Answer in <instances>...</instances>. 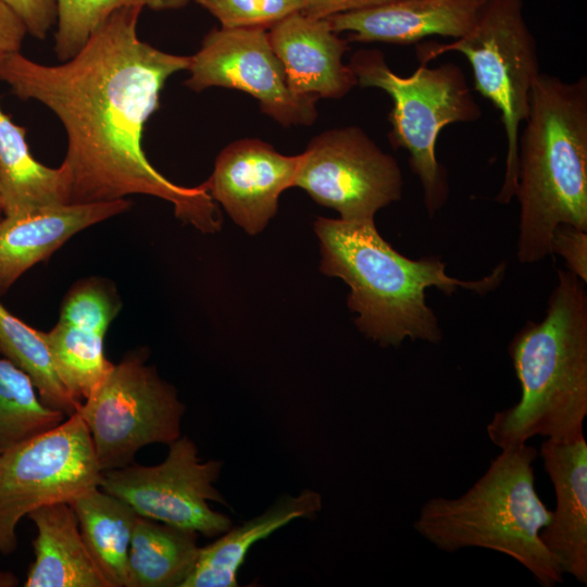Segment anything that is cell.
I'll list each match as a JSON object with an SVG mask.
<instances>
[{
	"instance_id": "obj_1",
	"label": "cell",
	"mask_w": 587,
	"mask_h": 587,
	"mask_svg": "<svg viewBox=\"0 0 587 587\" xmlns=\"http://www.w3.org/2000/svg\"><path fill=\"white\" fill-rule=\"evenodd\" d=\"M142 7L114 11L68 60L35 62L20 52L0 61V80L22 100L52 111L67 136L63 164L72 204L148 195L174 207L175 215L202 233H216L222 216L205 184L177 185L149 162L142 148L147 121L174 73L190 57L161 51L139 39Z\"/></svg>"
},
{
	"instance_id": "obj_2",
	"label": "cell",
	"mask_w": 587,
	"mask_h": 587,
	"mask_svg": "<svg viewBox=\"0 0 587 587\" xmlns=\"http://www.w3.org/2000/svg\"><path fill=\"white\" fill-rule=\"evenodd\" d=\"M314 232L321 272L349 286L347 305L357 313L358 329L382 347H398L405 339L440 342L442 332L426 290L435 287L452 295L462 288L485 295L498 287L507 270L503 261L480 279L451 277L437 257L412 260L399 253L379 235L374 220L317 217Z\"/></svg>"
},
{
	"instance_id": "obj_3",
	"label": "cell",
	"mask_w": 587,
	"mask_h": 587,
	"mask_svg": "<svg viewBox=\"0 0 587 587\" xmlns=\"http://www.w3.org/2000/svg\"><path fill=\"white\" fill-rule=\"evenodd\" d=\"M576 275L558 270L546 315L528 321L512 338L509 354L521 397L496 412L486 427L500 449L536 436L571 439L584 434L587 416V291Z\"/></svg>"
},
{
	"instance_id": "obj_4",
	"label": "cell",
	"mask_w": 587,
	"mask_h": 587,
	"mask_svg": "<svg viewBox=\"0 0 587 587\" xmlns=\"http://www.w3.org/2000/svg\"><path fill=\"white\" fill-rule=\"evenodd\" d=\"M517 139V259L551 254L560 224L587 230V77L540 73Z\"/></svg>"
},
{
	"instance_id": "obj_5",
	"label": "cell",
	"mask_w": 587,
	"mask_h": 587,
	"mask_svg": "<svg viewBox=\"0 0 587 587\" xmlns=\"http://www.w3.org/2000/svg\"><path fill=\"white\" fill-rule=\"evenodd\" d=\"M537 457L526 442L501 449L463 495L428 499L414 521L415 532L439 550L497 551L523 565L541 586L561 584L563 572L539 536L552 511L535 489Z\"/></svg>"
},
{
	"instance_id": "obj_6",
	"label": "cell",
	"mask_w": 587,
	"mask_h": 587,
	"mask_svg": "<svg viewBox=\"0 0 587 587\" xmlns=\"http://www.w3.org/2000/svg\"><path fill=\"white\" fill-rule=\"evenodd\" d=\"M349 67L361 87L384 90L392 101L388 114V139L394 148L405 149L409 164L423 189L429 216L449 198L448 174L436 155L439 133L449 124L480 118L476 102L462 68L447 62L436 67L421 63L409 76H400L376 49H362L350 59Z\"/></svg>"
},
{
	"instance_id": "obj_7",
	"label": "cell",
	"mask_w": 587,
	"mask_h": 587,
	"mask_svg": "<svg viewBox=\"0 0 587 587\" xmlns=\"http://www.w3.org/2000/svg\"><path fill=\"white\" fill-rule=\"evenodd\" d=\"M523 9L524 0H488L466 35L448 43L422 42L416 48L423 64L446 52L462 53L472 66L475 90L500 112L507 155L503 182L495 200L501 204L515 197L519 134L540 74L536 40Z\"/></svg>"
},
{
	"instance_id": "obj_8",
	"label": "cell",
	"mask_w": 587,
	"mask_h": 587,
	"mask_svg": "<svg viewBox=\"0 0 587 587\" xmlns=\"http://www.w3.org/2000/svg\"><path fill=\"white\" fill-rule=\"evenodd\" d=\"M146 359L142 351L133 352L113 364L77 411L102 472L134 463L145 446L170 445L180 437L185 405Z\"/></svg>"
},
{
	"instance_id": "obj_9",
	"label": "cell",
	"mask_w": 587,
	"mask_h": 587,
	"mask_svg": "<svg viewBox=\"0 0 587 587\" xmlns=\"http://www.w3.org/2000/svg\"><path fill=\"white\" fill-rule=\"evenodd\" d=\"M101 477L90 433L77 412L0 452V553L15 550L22 517L45 505L70 503L99 487Z\"/></svg>"
},
{
	"instance_id": "obj_10",
	"label": "cell",
	"mask_w": 587,
	"mask_h": 587,
	"mask_svg": "<svg viewBox=\"0 0 587 587\" xmlns=\"http://www.w3.org/2000/svg\"><path fill=\"white\" fill-rule=\"evenodd\" d=\"M223 463L201 462L195 442L179 437L168 445L165 460L153 466L135 463L102 472L99 488L123 500L142 517L216 537L232 527L230 519L212 510L209 501L225 505L214 487Z\"/></svg>"
},
{
	"instance_id": "obj_11",
	"label": "cell",
	"mask_w": 587,
	"mask_h": 587,
	"mask_svg": "<svg viewBox=\"0 0 587 587\" xmlns=\"http://www.w3.org/2000/svg\"><path fill=\"white\" fill-rule=\"evenodd\" d=\"M295 187L342 221L365 222L401 199L403 176L396 159L363 129L345 126L311 139L300 153Z\"/></svg>"
},
{
	"instance_id": "obj_12",
	"label": "cell",
	"mask_w": 587,
	"mask_h": 587,
	"mask_svg": "<svg viewBox=\"0 0 587 587\" xmlns=\"http://www.w3.org/2000/svg\"><path fill=\"white\" fill-rule=\"evenodd\" d=\"M185 85L200 92L233 88L254 97L261 110L285 127L311 125L317 115L314 96L294 93L266 29L213 28L190 57Z\"/></svg>"
},
{
	"instance_id": "obj_13",
	"label": "cell",
	"mask_w": 587,
	"mask_h": 587,
	"mask_svg": "<svg viewBox=\"0 0 587 587\" xmlns=\"http://www.w3.org/2000/svg\"><path fill=\"white\" fill-rule=\"evenodd\" d=\"M122 302L115 286L100 277L75 283L65 295L59 321L42 332L57 372L79 401L100 384L111 363L104 355V336Z\"/></svg>"
},
{
	"instance_id": "obj_14",
	"label": "cell",
	"mask_w": 587,
	"mask_h": 587,
	"mask_svg": "<svg viewBox=\"0 0 587 587\" xmlns=\"http://www.w3.org/2000/svg\"><path fill=\"white\" fill-rule=\"evenodd\" d=\"M299 161L300 154H282L260 139H240L220 152L204 184L229 217L255 235L275 216L282 192L295 186Z\"/></svg>"
},
{
	"instance_id": "obj_15",
	"label": "cell",
	"mask_w": 587,
	"mask_h": 587,
	"mask_svg": "<svg viewBox=\"0 0 587 587\" xmlns=\"http://www.w3.org/2000/svg\"><path fill=\"white\" fill-rule=\"evenodd\" d=\"M538 455L555 496L550 523L540 539L563 574L587 585V442L584 434L571 439H546Z\"/></svg>"
},
{
	"instance_id": "obj_16",
	"label": "cell",
	"mask_w": 587,
	"mask_h": 587,
	"mask_svg": "<svg viewBox=\"0 0 587 587\" xmlns=\"http://www.w3.org/2000/svg\"><path fill=\"white\" fill-rule=\"evenodd\" d=\"M267 34L294 93L340 99L358 85L349 65L342 62L349 40L339 37L326 18L297 12Z\"/></svg>"
},
{
	"instance_id": "obj_17",
	"label": "cell",
	"mask_w": 587,
	"mask_h": 587,
	"mask_svg": "<svg viewBox=\"0 0 587 587\" xmlns=\"http://www.w3.org/2000/svg\"><path fill=\"white\" fill-rule=\"evenodd\" d=\"M487 1L396 0L326 20L352 41L410 45L435 35L458 39L472 29Z\"/></svg>"
},
{
	"instance_id": "obj_18",
	"label": "cell",
	"mask_w": 587,
	"mask_h": 587,
	"mask_svg": "<svg viewBox=\"0 0 587 587\" xmlns=\"http://www.w3.org/2000/svg\"><path fill=\"white\" fill-rule=\"evenodd\" d=\"M120 199L50 205L0 220V295L30 267L47 260L78 232L127 211Z\"/></svg>"
},
{
	"instance_id": "obj_19",
	"label": "cell",
	"mask_w": 587,
	"mask_h": 587,
	"mask_svg": "<svg viewBox=\"0 0 587 587\" xmlns=\"http://www.w3.org/2000/svg\"><path fill=\"white\" fill-rule=\"evenodd\" d=\"M27 517L37 536L25 587H110L85 545L70 503L45 505Z\"/></svg>"
},
{
	"instance_id": "obj_20",
	"label": "cell",
	"mask_w": 587,
	"mask_h": 587,
	"mask_svg": "<svg viewBox=\"0 0 587 587\" xmlns=\"http://www.w3.org/2000/svg\"><path fill=\"white\" fill-rule=\"evenodd\" d=\"M321 508V495L308 489L279 498L261 515L230 527L212 544L199 548L196 564L180 587L237 586L238 570L253 544L292 520L314 516Z\"/></svg>"
},
{
	"instance_id": "obj_21",
	"label": "cell",
	"mask_w": 587,
	"mask_h": 587,
	"mask_svg": "<svg viewBox=\"0 0 587 587\" xmlns=\"http://www.w3.org/2000/svg\"><path fill=\"white\" fill-rule=\"evenodd\" d=\"M26 129L0 107V193L3 216L70 204L71 176L62 163L52 168L37 161L26 142Z\"/></svg>"
},
{
	"instance_id": "obj_22",
	"label": "cell",
	"mask_w": 587,
	"mask_h": 587,
	"mask_svg": "<svg viewBox=\"0 0 587 587\" xmlns=\"http://www.w3.org/2000/svg\"><path fill=\"white\" fill-rule=\"evenodd\" d=\"M197 534L138 515L125 587H180L198 558Z\"/></svg>"
},
{
	"instance_id": "obj_23",
	"label": "cell",
	"mask_w": 587,
	"mask_h": 587,
	"mask_svg": "<svg viewBox=\"0 0 587 587\" xmlns=\"http://www.w3.org/2000/svg\"><path fill=\"white\" fill-rule=\"evenodd\" d=\"M85 545L110 587H125L138 514L123 500L93 488L70 502Z\"/></svg>"
},
{
	"instance_id": "obj_24",
	"label": "cell",
	"mask_w": 587,
	"mask_h": 587,
	"mask_svg": "<svg viewBox=\"0 0 587 587\" xmlns=\"http://www.w3.org/2000/svg\"><path fill=\"white\" fill-rule=\"evenodd\" d=\"M0 353L30 378L43 404L66 416L78 411L83 401L60 378L42 332L24 323L1 302Z\"/></svg>"
},
{
	"instance_id": "obj_25",
	"label": "cell",
	"mask_w": 587,
	"mask_h": 587,
	"mask_svg": "<svg viewBox=\"0 0 587 587\" xmlns=\"http://www.w3.org/2000/svg\"><path fill=\"white\" fill-rule=\"evenodd\" d=\"M66 417L42 403L22 370L0 359V452L58 426Z\"/></svg>"
},
{
	"instance_id": "obj_26",
	"label": "cell",
	"mask_w": 587,
	"mask_h": 587,
	"mask_svg": "<svg viewBox=\"0 0 587 587\" xmlns=\"http://www.w3.org/2000/svg\"><path fill=\"white\" fill-rule=\"evenodd\" d=\"M191 0H57L54 52L60 61L71 59L89 36L116 10L140 5L152 10H174Z\"/></svg>"
},
{
	"instance_id": "obj_27",
	"label": "cell",
	"mask_w": 587,
	"mask_h": 587,
	"mask_svg": "<svg viewBox=\"0 0 587 587\" xmlns=\"http://www.w3.org/2000/svg\"><path fill=\"white\" fill-rule=\"evenodd\" d=\"M209 11L223 28H263L302 12L303 0H191Z\"/></svg>"
},
{
	"instance_id": "obj_28",
	"label": "cell",
	"mask_w": 587,
	"mask_h": 587,
	"mask_svg": "<svg viewBox=\"0 0 587 587\" xmlns=\"http://www.w3.org/2000/svg\"><path fill=\"white\" fill-rule=\"evenodd\" d=\"M551 253L562 257L567 271L587 284V230L560 224L551 237Z\"/></svg>"
},
{
	"instance_id": "obj_29",
	"label": "cell",
	"mask_w": 587,
	"mask_h": 587,
	"mask_svg": "<svg viewBox=\"0 0 587 587\" xmlns=\"http://www.w3.org/2000/svg\"><path fill=\"white\" fill-rule=\"evenodd\" d=\"M25 23L28 34L45 39L57 22V0H3Z\"/></svg>"
},
{
	"instance_id": "obj_30",
	"label": "cell",
	"mask_w": 587,
	"mask_h": 587,
	"mask_svg": "<svg viewBox=\"0 0 587 587\" xmlns=\"http://www.w3.org/2000/svg\"><path fill=\"white\" fill-rule=\"evenodd\" d=\"M26 34L28 32L23 20L0 0V61L21 51Z\"/></svg>"
},
{
	"instance_id": "obj_31",
	"label": "cell",
	"mask_w": 587,
	"mask_h": 587,
	"mask_svg": "<svg viewBox=\"0 0 587 587\" xmlns=\"http://www.w3.org/2000/svg\"><path fill=\"white\" fill-rule=\"evenodd\" d=\"M396 0H303L302 13L315 17L329 16L375 8Z\"/></svg>"
},
{
	"instance_id": "obj_32",
	"label": "cell",
	"mask_w": 587,
	"mask_h": 587,
	"mask_svg": "<svg viewBox=\"0 0 587 587\" xmlns=\"http://www.w3.org/2000/svg\"><path fill=\"white\" fill-rule=\"evenodd\" d=\"M3 217V211L1 205V193H0V220Z\"/></svg>"
}]
</instances>
